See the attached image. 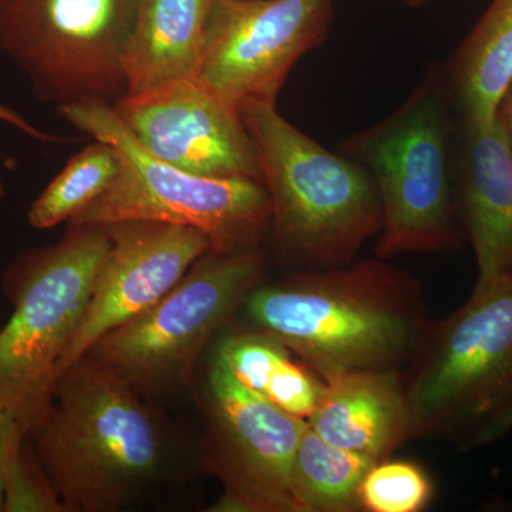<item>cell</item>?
<instances>
[{
  "label": "cell",
  "mask_w": 512,
  "mask_h": 512,
  "mask_svg": "<svg viewBox=\"0 0 512 512\" xmlns=\"http://www.w3.org/2000/svg\"><path fill=\"white\" fill-rule=\"evenodd\" d=\"M0 121L8 123L10 126L18 128L23 134L33 138V140L40 141V143H70L73 138H64L59 136H53V134L46 133V131L40 130L32 123H29L22 114L18 111L10 109L5 104H0ZM5 197V185L0 181V198Z\"/></svg>",
  "instance_id": "cell-25"
},
{
  "label": "cell",
  "mask_w": 512,
  "mask_h": 512,
  "mask_svg": "<svg viewBox=\"0 0 512 512\" xmlns=\"http://www.w3.org/2000/svg\"><path fill=\"white\" fill-rule=\"evenodd\" d=\"M244 311L322 379L403 370L429 322L419 279L377 256L262 282Z\"/></svg>",
  "instance_id": "cell-1"
},
{
  "label": "cell",
  "mask_w": 512,
  "mask_h": 512,
  "mask_svg": "<svg viewBox=\"0 0 512 512\" xmlns=\"http://www.w3.org/2000/svg\"><path fill=\"white\" fill-rule=\"evenodd\" d=\"M107 227L109 252L82 325L60 360L57 379L104 335L160 301L211 251L204 232L183 225L128 221Z\"/></svg>",
  "instance_id": "cell-13"
},
{
  "label": "cell",
  "mask_w": 512,
  "mask_h": 512,
  "mask_svg": "<svg viewBox=\"0 0 512 512\" xmlns=\"http://www.w3.org/2000/svg\"><path fill=\"white\" fill-rule=\"evenodd\" d=\"M140 0H0V56L57 110L116 106Z\"/></svg>",
  "instance_id": "cell-8"
},
{
  "label": "cell",
  "mask_w": 512,
  "mask_h": 512,
  "mask_svg": "<svg viewBox=\"0 0 512 512\" xmlns=\"http://www.w3.org/2000/svg\"><path fill=\"white\" fill-rule=\"evenodd\" d=\"M120 171L121 158L116 148L106 141L94 140L67 161L30 205V227L49 229L72 221L109 190Z\"/></svg>",
  "instance_id": "cell-19"
},
{
  "label": "cell",
  "mask_w": 512,
  "mask_h": 512,
  "mask_svg": "<svg viewBox=\"0 0 512 512\" xmlns=\"http://www.w3.org/2000/svg\"><path fill=\"white\" fill-rule=\"evenodd\" d=\"M25 429L20 426L18 420L0 407V511H3V484H5L6 467L10 457L22 446L25 441Z\"/></svg>",
  "instance_id": "cell-24"
},
{
  "label": "cell",
  "mask_w": 512,
  "mask_h": 512,
  "mask_svg": "<svg viewBox=\"0 0 512 512\" xmlns=\"http://www.w3.org/2000/svg\"><path fill=\"white\" fill-rule=\"evenodd\" d=\"M400 2H402L404 6H407V8L419 9L436 2V0H400Z\"/></svg>",
  "instance_id": "cell-27"
},
{
  "label": "cell",
  "mask_w": 512,
  "mask_h": 512,
  "mask_svg": "<svg viewBox=\"0 0 512 512\" xmlns=\"http://www.w3.org/2000/svg\"><path fill=\"white\" fill-rule=\"evenodd\" d=\"M29 434L64 511L124 510L156 484L167 454L136 387L90 356L57 379Z\"/></svg>",
  "instance_id": "cell-2"
},
{
  "label": "cell",
  "mask_w": 512,
  "mask_h": 512,
  "mask_svg": "<svg viewBox=\"0 0 512 512\" xmlns=\"http://www.w3.org/2000/svg\"><path fill=\"white\" fill-rule=\"evenodd\" d=\"M440 70L458 123L490 127L512 83V0H493Z\"/></svg>",
  "instance_id": "cell-17"
},
{
  "label": "cell",
  "mask_w": 512,
  "mask_h": 512,
  "mask_svg": "<svg viewBox=\"0 0 512 512\" xmlns=\"http://www.w3.org/2000/svg\"><path fill=\"white\" fill-rule=\"evenodd\" d=\"M323 389L322 377L292 356L276 370L262 396L285 413L308 421L318 407Z\"/></svg>",
  "instance_id": "cell-23"
},
{
  "label": "cell",
  "mask_w": 512,
  "mask_h": 512,
  "mask_svg": "<svg viewBox=\"0 0 512 512\" xmlns=\"http://www.w3.org/2000/svg\"><path fill=\"white\" fill-rule=\"evenodd\" d=\"M59 114L86 136L111 144L121 158L116 181L69 225H183L204 232L217 254L261 248L271 232V200L262 181L202 177L165 163L141 146L110 106L73 104Z\"/></svg>",
  "instance_id": "cell-6"
},
{
  "label": "cell",
  "mask_w": 512,
  "mask_h": 512,
  "mask_svg": "<svg viewBox=\"0 0 512 512\" xmlns=\"http://www.w3.org/2000/svg\"><path fill=\"white\" fill-rule=\"evenodd\" d=\"M214 0H140L124 57L126 96L197 79Z\"/></svg>",
  "instance_id": "cell-16"
},
{
  "label": "cell",
  "mask_w": 512,
  "mask_h": 512,
  "mask_svg": "<svg viewBox=\"0 0 512 512\" xmlns=\"http://www.w3.org/2000/svg\"><path fill=\"white\" fill-rule=\"evenodd\" d=\"M456 191L476 255L474 289L485 288L512 274V157L500 114L487 128L457 121Z\"/></svg>",
  "instance_id": "cell-14"
},
{
  "label": "cell",
  "mask_w": 512,
  "mask_h": 512,
  "mask_svg": "<svg viewBox=\"0 0 512 512\" xmlns=\"http://www.w3.org/2000/svg\"><path fill=\"white\" fill-rule=\"evenodd\" d=\"M110 248V228L73 227L9 269L12 318L0 330V407L26 434L42 419Z\"/></svg>",
  "instance_id": "cell-7"
},
{
  "label": "cell",
  "mask_w": 512,
  "mask_h": 512,
  "mask_svg": "<svg viewBox=\"0 0 512 512\" xmlns=\"http://www.w3.org/2000/svg\"><path fill=\"white\" fill-rule=\"evenodd\" d=\"M292 356L284 343L256 329L229 335L215 352V357L242 386L259 394L265 392L276 370Z\"/></svg>",
  "instance_id": "cell-21"
},
{
  "label": "cell",
  "mask_w": 512,
  "mask_h": 512,
  "mask_svg": "<svg viewBox=\"0 0 512 512\" xmlns=\"http://www.w3.org/2000/svg\"><path fill=\"white\" fill-rule=\"evenodd\" d=\"M336 0H214L197 80L239 114L275 104L293 66L328 39Z\"/></svg>",
  "instance_id": "cell-10"
},
{
  "label": "cell",
  "mask_w": 512,
  "mask_h": 512,
  "mask_svg": "<svg viewBox=\"0 0 512 512\" xmlns=\"http://www.w3.org/2000/svg\"><path fill=\"white\" fill-rule=\"evenodd\" d=\"M375 463L372 458L333 446L306 427L292 467V494L298 512L359 511L360 484Z\"/></svg>",
  "instance_id": "cell-18"
},
{
  "label": "cell",
  "mask_w": 512,
  "mask_h": 512,
  "mask_svg": "<svg viewBox=\"0 0 512 512\" xmlns=\"http://www.w3.org/2000/svg\"><path fill=\"white\" fill-rule=\"evenodd\" d=\"M3 511L60 512L64 511L59 497L39 461L30 458L20 446L10 457L3 484Z\"/></svg>",
  "instance_id": "cell-22"
},
{
  "label": "cell",
  "mask_w": 512,
  "mask_h": 512,
  "mask_svg": "<svg viewBox=\"0 0 512 512\" xmlns=\"http://www.w3.org/2000/svg\"><path fill=\"white\" fill-rule=\"evenodd\" d=\"M113 110L141 146L165 163L202 177L262 181L241 114L197 79L123 97Z\"/></svg>",
  "instance_id": "cell-12"
},
{
  "label": "cell",
  "mask_w": 512,
  "mask_h": 512,
  "mask_svg": "<svg viewBox=\"0 0 512 512\" xmlns=\"http://www.w3.org/2000/svg\"><path fill=\"white\" fill-rule=\"evenodd\" d=\"M433 495V481L423 467L409 460L384 458L370 467L360 484V510L420 512Z\"/></svg>",
  "instance_id": "cell-20"
},
{
  "label": "cell",
  "mask_w": 512,
  "mask_h": 512,
  "mask_svg": "<svg viewBox=\"0 0 512 512\" xmlns=\"http://www.w3.org/2000/svg\"><path fill=\"white\" fill-rule=\"evenodd\" d=\"M403 379L412 439L458 451L504 440L512 431V274L429 320Z\"/></svg>",
  "instance_id": "cell-3"
},
{
  "label": "cell",
  "mask_w": 512,
  "mask_h": 512,
  "mask_svg": "<svg viewBox=\"0 0 512 512\" xmlns=\"http://www.w3.org/2000/svg\"><path fill=\"white\" fill-rule=\"evenodd\" d=\"M265 268L262 248L207 252L167 295L104 335L86 356L134 387L181 382L212 336L264 282Z\"/></svg>",
  "instance_id": "cell-9"
},
{
  "label": "cell",
  "mask_w": 512,
  "mask_h": 512,
  "mask_svg": "<svg viewBox=\"0 0 512 512\" xmlns=\"http://www.w3.org/2000/svg\"><path fill=\"white\" fill-rule=\"evenodd\" d=\"M207 399L211 464L224 487L212 511L298 512L292 467L308 421L242 386L215 356Z\"/></svg>",
  "instance_id": "cell-11"
},
{
  "label": "cell",
  "mask_w": 512,
  "mask_h": 512,
  "mask_svg": "<svg viewBox=\"0 0 512 512\" xmlns=\"http://www.w3.org/2000/svg\"><path fill=\"white\" fill-rule=\"evenodd\" d=\"M308 426L333 446L380 461L412 440L403 370H356L323 377Z\"/></svg>",
  "instance_id": "cell-15"
},
{
  "label": "cell",
  "mask_w": 512,
  "mask_h": 512,
  "mask_svg": "<svg viewBox=\"0 0 512 512\" xmlns=\"http://www.w3.org/2000/svg\"><path fill=\"white\" fill-rule=\"evenodd\" d=\"M254 140L282 254L306 269L345 266L383 225L375 181L355 161L320 146L275 104L241 113Z\"/></svg>",
  "instance_id": "cell-5"
},
{
  "label": "cell",
  "mask_w": 512,
  "mask_h": 512,
  "mask_svg": "<svg viewBox=\"0 0 512 512\" xmlns=\"http://www.w3.org/2000/svg\"><path fill=\"white\" fill-rule=\"evenodd\" d=\"M456 134L440 64H433L392 114L339 144V153L365 168L379 191L377 258L450 254L467 241L457 201Z\"/></svg>",
  "instance_id": "cell-4"
},
{
  "label": "cell",
  "mask_w": 512,
  "mask_h": 512,
  "mask_svg": "<svg viewBox=\"0 0 512 512\" xmlns=\"http://www.w3.org/2000/svg\"><path fill=\"white\" fill-rule=\"evenodd\" d=\"M501 119H503L505 128H507L508 143H510V151L512 157V83L505 93L503 101H501L500 109H498Z\"/></svg>",
  "instance_id": "cell-26"
}]
</instances>
